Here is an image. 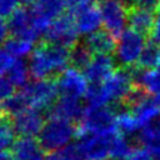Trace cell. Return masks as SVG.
Here are the masks:
<instances>
[{
	"instance_id": "obj_24",
	"label": "cell",
	"mask_w": 160,
	"mask_h": 160,
	"mask_svg": "<svg viewBox=\"0 0 160 160\" xmlns=\"http://www.w3.org/2000/svg\"><path fill=\"white\" fill-rule=\"evenodd\" d=\"M15 129L12 125V119L0 114V150H8L14 145L15 140Z\"/></svg>"
},
{
	"instance_id": "obj_32",
	"label": "cell",
	"mask_w": 160,
	"mask_h": 160,
	"mask_svg": "<svg viewBox=\"0 0 160 160\" xmlns=\"http://www.w3.org/2000/svg\"><path fill=\"white\" fill-rule=\"evenodd\" d=\"M20 0H0V16H9L19 8Z\"/></svg>"
},
{
	"instance_id": "obj_20",
	"label": "cell",
	"mask_w": 160,
	"mask_h": 160,
	"mask_svg": "<svg viewBox=\"0 0 160 160\" xmlns=\"http://www.w3.org/2000/svg\"><path fill=\"white\" fill-rule=\"evenodd\" d=\"M140 142L155 156L160 155V120L146 125L139 136Z\"/></svg>"
},
{
	"instance_id": "obj_29",
	"label": "cell",
	"mask_w": 160,
	"mask_h": 160,
	"mask_svg": "<svg viewBox=\"0 0 160 160\" xmlns=\"http://www.w3.org/2000/svg\"><path fill=\"white\" fill-rule=\"evenodd\" d=\"M125 160H155V156L146 148H134Z\"/></svg>"
},
{
	"instance_id": "obj_27",
	"label": "cell",
	"mask_w": 160,
	"mask_h": 160,
	"mask_svg": "<svg viewBox=\"0 0 160 160\" xmlns=\"http://www.w3.org/2000/svg\"><path fill=\"white\" fill-rule=\"evenodd\" d=\"M116 121H118L119 132H121V134H132L134 131H136V129L140 128L135 116L131 114V111H129L126 109H124L121 112L118 114Z\"/></svg>"
},
{
	"instance_id": "obj_13",
	"label": "cell",
	"mask_w": 160,
	"mask_h": 160,
	"mask_svg": "<svg viewBox=\"0 0 160 160\" xmlns=\"http://www.w3.org/2000/svg\"><path fill=\"white\" fill-rule=\"evenodd\" d=\"M12 125L15 132L21 138H32L35 135H40L45 125L44 115L41 111L25 109L12 118Z\"/></svg>"
},
{
	"instance_id": "obj_36",
	"label": "cell",
	"mask_w": 160,
	"mask_h": 160,
	"mask_svg": "<svg viewBox=\"0 0 160 160\" xmlns=\"http://www.w3.org/2000/svg\"><path fill=\"white\" fill-rule=\"evenodd\" d=\"M151 40H154V41H156V42H160V6H159L158 10H156L155 28H154V31H152Z\"/></svg>"
},
{
	"instance_id": "obj_6",
	"label": "cell",
	"mask_w": 160,
	"mask_h": 160,
	"mask_svg": "<svg viewBox=\"0 0 160 160\" xmlns=\"http://www.w3.org/2000/svg\"><path fill=\"white\" fill-rule=\"evenodd\" d=\"M148 39L132 29H126L119 36L116 46V56L121 68L134 69L146 45Z\"/></svg>"
},
{
	"instance_id": "obj_4",
	"label": "cell",
	"mask_w": 160,
	"mask_h": 160,
	"mask_svg": "<svg viewBox=\"0 0 160 160\" xmlns=\"http://www.w3.org/2000/svg\"><path fill=\"white\" fill-rule=\"evenodd\" d=\"M28 109L36 111L50 110L59 94L56 80H34L19 91Z\"/></svg>"
},
{
	"instance_id": "obj_31",
	"label": "cell",
	"mask_w": 160,
	"mask_h": 160,
	"mask_svg": "<svg viewBox=\"0 0 160 160\" xmlns=\"http://www.w3.org/2000/svg\"><path fill=\"white\" fill-rule=\"evenodd\" d=\"M14 61V58L5 49H0V78H2L4 74L9 72Z\"/></svg>"
},
{
	"instance_id": "obj_7",
	"label": "cell",
	"mask_w": 160,
	"mask_h": 160,
	"mask_svg": "<svg viewBox=\"0 0 160 160\" xmlns=\"http://www.w3.org/2000/svg\"><path fill=\"white\" fill-rule=\"evenodd\" d=\"M78 35L79 31L76 28L75 16L72 11H68L49 26V29L45 31V40L71 50L76 44H79Z\"/></svg>"
},
{
	"instance_id": "obj_19",
	"label": "cell",
	"mask_w": 160,
	"mask_h": 160,
	"mask_svg": "<svg viewBox=\"0 0 160 160\" xmlns=\"http://www.w3.org/2000/svg\"><path fill=\"white\" fill-rule=\"evenodd\" d=\"M84 44L86 48L95 54H104V55H112L116 50V42L115 36L111 35L108 30H98L90 35L86 36L84 40Z\"/></svg>"
},
{
	"instance_id": "obj_30",
	"label": "cell",
	"mask_w": 160,
	"mask_h": 160,
	"mask_svg": "<svg viewBox=\"0 0 160 160\" xmlns=\"http://www.w3.org/2000/svg\"><path fill=\"white\" fill-rule=\"evenodd\" d=\"M15 94V86L9 79L0 78V102L11 98Z\"/></svg>"
},
{
	"instance_id": "obj_39",
	"label": "cell",
	"mask_w": 160,
	"mask_h": 160,
	"mask_svg": "<svg viewBox=\"0 0 160 160\" xmlns=\"http://www.w3.org/2000/svg\"><path fill=\"white\" fill-rule=\"evenodd\" d=\"M159 70H160V55H159Z\"/></svg>"
},
{
	"instance_id": "obj_17",
	"label": "cell",
	"mask_w": 160,
	"mask_h": 160,
	"mask_svg": "<svg viewBox=\"0 0 160 160\" xmlns=\"http://www.w3.org/2000/svg\"><path fill=\"white\" fill-rule=\"evenodd\" d=\"M72 14L75 16V22L79 34L90 35L98 31L100 24L102 22L101 12L98 5L85 6L76 11H72Z\"/></svg>"
},
{
	"instance_id": "obj_23",
	"label": "cell",
	"mask_w": 160,
	"mask_h": 160,
	"mask_svg": "<svg viewBox=\"0 0 160 160\" xmlns=\"http://www.w3.org/2000/svg\"><path fill=\"white\" fill-rule=\"evenodd\" d=\"M5 50L12 56V58H22L32 52V41L19 39V38H9L5 41Z\"/></svg>"
},
{
	"instance_id": "obj_33",
	"label": "cell",
	"mask_w": 160,
	"mask_h": 160,
	"mask_svg": "<svg viewBox=\"0 0 160 160\" xmlns=\"http://www.w3.org/2000/svg\"><path fill=\"white\" fill-rule=\"evenodd\" d=\"M129 1H131L130 5L132 6H139L154 11H156L158 8L160 6V0H129Z\"/></svg>"
},
{
	"instance_id": "obj_10",
	"label": "cell",
	"mask_w": 160,
	"mask_h": 160,
	"mask_svg": "<svg viewBox=\"0 0 160 160\" xmlns=\"http://www.w3.org/2000/svg\"><path fill=\"white\" fill-rule=\"evenodd\" d=\"M114 134L86 135L84 138H80L79 141L75 144V146L81 159L82 160H106L111 152V140Z\"/></svg>"
},
{
	"instance_id": "obj_38",
	"label": "cell",
	"mask_w": 160,
	"mask_h": 160,
	"mask_svg": "<svg viewBox=\"0 0 160 160\" xmlns=\"http://www.w3.org/2000/svg\"><path fill=\"white\" fill-rule=\"evenodd\" d=\"M25 4H35L36 1H39V0H22Z\"/></svg>"
},
{
	"instance_id": "obj_1",
	"label": "cell",
	"mask_w": 160,
	"mask_h": 160,
	"mask_svg": "<svg viewBox=\"0 0 160 160\" xmlns=\"http://www.w3.org/2000/svg\"><path fill=\"white\" fill-rule=\"evenodd\" d=\"M70 64V49L41 40L29 60L30 75L35 80H56Z\"/></svg>"
},
{
	"instance_id": "obj_18",
	"label": "cell",
	"mask_w": 160,
	"mask_h": 160,
	"mask_svg": "<svg viewBox=\"0 0 160 160\" xmlns=\"http://www.w3.org/2000/svg\"><path fill=\"white\" fill-rule=\"evenodd\" d=\"M18 160H46V151L34 138L18 139L11 149Z\"/></svg>"
},
{
	"instance_id": "obj_25",
	"label": "cell",
	"mask_w": 160,
	"mask_h": 160,
	"mask_svg": "<svg viewBox=\"0 0 160 160\" xmlns=\"http://www.w3.org/2000/svg\"><path fill=\"white\" fill-rule=\"evenodd\" d=\"M91 58H92V52L86 48L84 42L76 44L70 50V64L72 68H76L79 70L84 71V69L88 66Z\"/></svg>"
},
{
	"instance_id": "obj_11",
	"label": "cell",
	"mask_w": 160,
	"mask_h": 160,
	"mask_svg": "<svg viewBox=\"0 0 160 160\" xmlns=\"http://www.w3.org/2000/svg\"><path fill=\"white\" fill-rule=\"evenodd\" d=\"M9 29L10 34L14 38L34 41L40 34L35 26V21L31 14L30 8L19 6L9 18Z\"/></svg>"
},
{
	"instance_id": "obj_28",
	"label": "cell",
	"mask_w": 160,
	"mask_h": 160,
	"mask_svg": "<svg viewBox=\"0 0 160 160\" xmlns=\"http://www.w3.org/2000/svg\"><path fill=\"white\" fill-rule=\"evenodd\" d=\"M46 160H82V159L75 145H71V146L68 145L61 150L48 154Z\"/></svg>"
},
{
	"instance_id": "obj_2",
	"label": "cell",
	"mask_w": 160,
	"mask_h": 160,
	"mask_svg": "<svg viewBox=\"0 0 160 160\" xmlns=\"http://www.w3.org/2000/svg\"><path fill=\"white\" fill-rule=\"evenodd\" d=\"M118 112L108 106L86 108L82 119L76 124V138L86 135H110L118 129Z\"/></svg>"
},
{
	"instance_id": "obj_5",
	"label": "cell",
	"mask_w": 160,
	"mask_h": 160,
	"mask_svg": "<svg viewBox=\"0 0 160 160\" xmlns=\"http://www.w3.org/2000/svg\"><path fill=\"white\" fill-rule=\"evenodd\" d=\"M110 102H115L119 108L125 104L136 88L131 69L116 68L115 71L101 84Z\"/></svg>"
},
{
	"instance_id": "obj_21",
	"label": "cell",
	"mask_w": 160,
	"mask_h": 160,
	"mask_svg": "<svg viewBox=\"0 0 160 160\" xmlns=\"http://www.w3.org/2000/svg\"><path fill=\"white\" fill-rule=\"evenodd\" d=\"M159 55H160V46L158 45V42L151 39L148 40L135 69L152 70L155 66H159Z\"/></svg>"
},
{
	"instance_id": "obj_35",
	"label": "cell",
	"mask_w": 160,
	"mask_h": 160,
	"mask_svg": "<svg viewBox=\"0 0 160 160\" xmlns=\"http://www.w3.org/2000/svg\"><path fill=\"white\" fill-rule=\"evenodd\" d=\"M10 34V29H9V22L2 18L0 16V44L1 42H5L9 38L8 35Z\"/></svg>"
},
{
	"instance_id": "obj_34",
	"label": "cell",
	"mask_w": 160,
	"mask_h": 160,
	"mask_svg": "<svg viewBox=\"0 0 160 160\" xmlns=\"http://www.w3.org/2000/svg\"><path fill=\"white\" fill-rule=\"evenodd\" d=\"M96 1H100V0H66L68 6L70 8V11H76L85 6L95 5Z\"/></svg>"
},
{
	"instance_id": "obj_22",
	"label": "cell",
	"mask_w": 160,
	"mask_h": 160,
	"mask_svg": "<svg viewBox=\"0 0 160 160\" xmlns=\"http://www.w3.org/2000/svg\"><path fill=\"white\" fill-rule=\"evenodd\" d=\"M30 75V69L29 65L25 64L24 60L18 59L14 61L12 66L10 68L8 72V79L12 82L15 88H24L28 85V79Z\"/></svg>"
},
{
	"instance_id": "obj_3",
	"label": "cell",
	"mask_w": 160,
	"mask_h": 160,
	"mask_svg": "<svg viewBox=\"0 0 160 160\" xmlns=\"http://www.w3.org/2000/svg\"><path fill=\"white\" fill-rule=\"evenodd\" d=\"M74 136L76 138V124L50 118L39 135V142L50 154L66 148Z\"/></svg>"
},
{
	"instance_id": "obj_26",
	"label": "cell",
	"mask_w": 160,
	"mask_h": 160,
	"mask_svg": "<svg viewBox=\"0 0 160 160\" xmlns=\"http://www.w3.org/2000/svg\"><path fill=\"white\" fill-rule=\"evenodd\" d=\"M130 151H131L130 144L125 139L124 134H121L119 131L115 132L112 136V140H111V152H110L111 160L126 159L128 155L130 154Z\"/></svg>"
},
{
	"instance_id": "obj_15",
	"label": "cell",
	"mask_w": 160,
	"mask_h": 160,
	"mask_svg": "<svg viewBox=\"0 0 160 160\" xmlns=\"http://www.w3.org/2000/svg\"><path fill=\"white\" fill-rule=\"evenodd\" d=\"M115 60L111 55L95 54L89 61L88 66L84 69V75L88 81L92 84H102L114 71H115Z\"/></svg>"
},
{
	"instance_id": "obj_16",
	"label": "cell",
	"mask_w": 160,
	"mask_h": 160,
	"mask_svg": "<svg viewBox=\"0 0 160 160\" xmlns=\"http://www.w3.org/2000/svg\"><path fill=\"white\" fill-rule=\"evenodd\" d=\"M84 112H85V108L82 106L79 99H71L64 96H60V99L49 110L50 118L66 120L74 124H78L82 119Z\"/></svg>"
},
{
	"instance_id": "obj_12",
	"label": "cell",
	"mask_w": 160,
	"mask_h": 160,
	"mask_svg": "<svg viewBox=\"0 0 160 160\" xmlns=\"http://www.w3.org/2000/svg\"><path fill=\"white\" fill-rule=\"evenodd\" d=\"M58 89L60 96L80 99L86 95L88 91V79L84 72L76 68H68L58 79H56Z\"/></svg>"
},
{
	"instance_id": "obj_9",
	"label": "cell",
	"mask_w": 160,
	"mask_h": 160,
	"mask_svg": "<svg viewBox=\"0 0 160 160\" xmlns=\"http://www.w3.org/2000/svg\"><path fill=\"white\" fill-rule=\"evenodd\" d=\"M66 8V0H39L32 4L30 10L39 34H45L49 26L62 14H65Z\"/></svg>"
},
{
	"instance_id": "obj_14",
	"label": "cell",
	"mask_w": 160,
	"mask_h": 160,
	"mask_svg": "<svg viewBox=\"0 0 160 160\" xmlns=\"http://www.w3.org/2000/svg\"><path fill=\"white\" fill-rule=\"evenodd\" d=\"M155 20H156V11L154 10L132 6V5H130L128 9V22L130 29L141 34L148 40H150L152 36Z\"/></svg>"
},
{
	"instance_id": "obj_37",
	"label": "cell",
	"mask_w": 160,
	"mask_h": 160,
	"mask_svg": "<svg viewBox=\"0 0 160 160\" xmlns=\"http://www.w3.org/2000/svg\"><path fill=\"white\" fill-rule=\"evenodd\" d=\"M155 95V98H154V101H155V104L158 105V108L160 109V90L156 92V94H154Z\"/></svg>"
},
{
	"instance_id": "obj_8",
	"label": "cell",
	"mask_w": 160,
	"mask_h": 160,
	"mask_svg": "<svg viewBox=\"0 0 160 160\" xmlns=\"http://www.w3.org/2000/svg\"><path fill=\"white\" fill-rule=\"evenodd\" d=\"M98 6L105 30L114 36H120L128 20V9L130 6L128 0H100Z\"/></svg>"
}]
</instances>
